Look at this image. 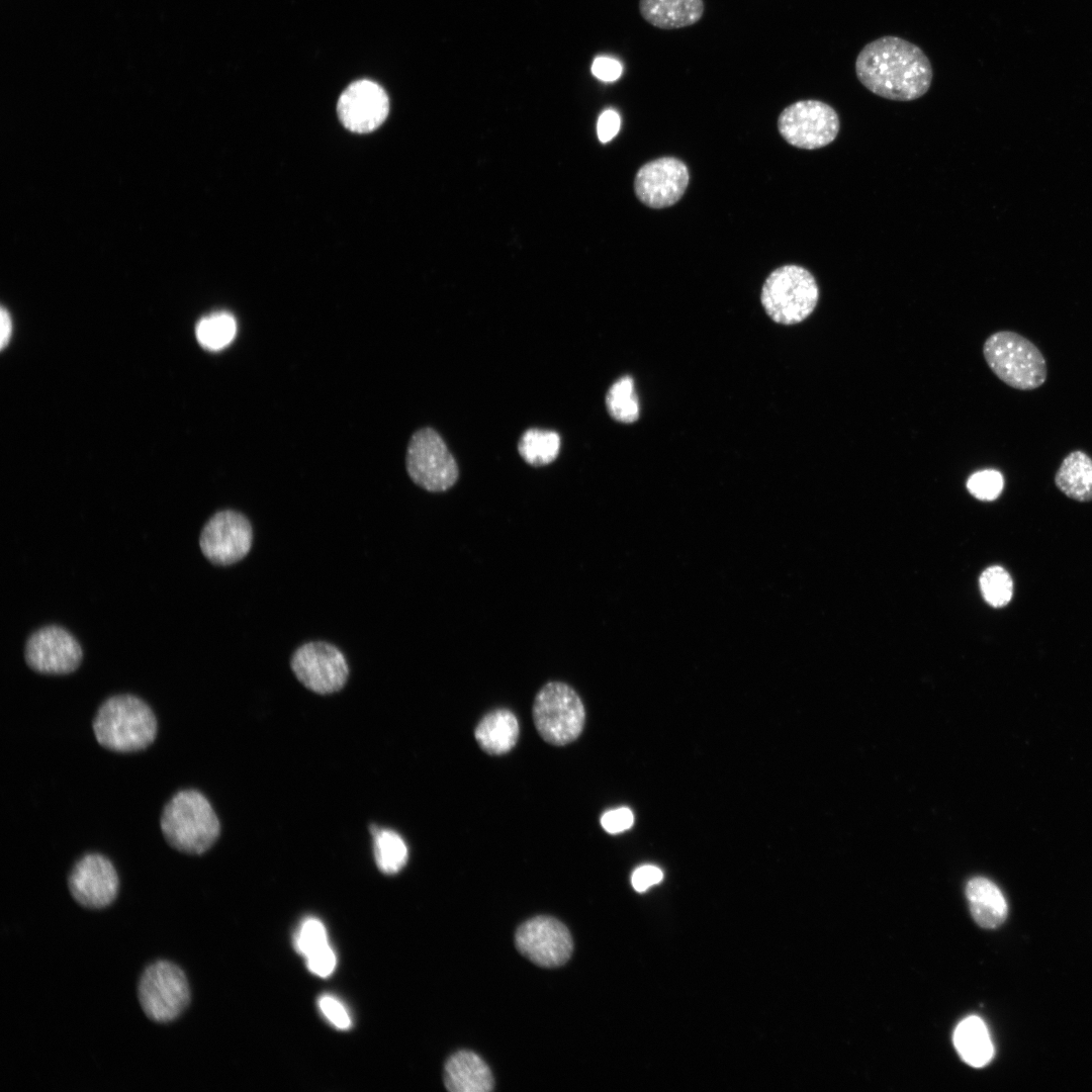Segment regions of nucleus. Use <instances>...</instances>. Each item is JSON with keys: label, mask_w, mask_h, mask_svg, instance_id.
<instances>
[{"label": "nucleus", "mask_w": 1092, "mask_h": 1092, "mask_svg": "<svg viewBox=\"0 0 1092 1092\" xmlns=\"http://www.w3.org/2000/svg\"><path fill=\"white\" fill-rule=\"evenodd\" d=\"M858 81L872 93L894 101H912L930 88L931 63L917 44L895 35L867 43L855 64Z\"/></svg>", "instance_id": "nucleus-1"}, {"label": "nucleus", "mask_w": 1092, "mask_h": 1092, "mask_svg": "<svg viewBox=\"0 0 1092 1092\" xmlns=\"http://www.w3.org/2000/svg\"><path fill=\"white\" fill-rule=\"evenodd\" d=\"M92 729L97 742L115 752H135L151 745L158 723L151 707L133 695H116L99 707Z\"/></svg>", "instance_id": "nucleus-2"}, {"label": "nucleus", "mask_w": 1092, "mask_h": 1092, "mask_svg": "<svg viewBox=\"0 0 1092 1092\" xmlns=\"http://www.w3.org/2000/svg\"><path fill=\"white\" fill-rule=\"evenodd\" d=\"M160 827L170 846L187 854H202L217 840L220 824L207 798L194 789L177 792L167 802Z\"/></svg>", "instance_id": "nucleus-3"}, {"label": "nucleus", "mask_w": 1092, "mask_h": 1092, "mask_svg": "<svg viewBox=\"0 0 1092 1092\" xmlns=\"http://www.w3.org/2000/svg\"><path fill=\"white\" fill-rule=\"evenodd\" d=\"M985 361L992 372L1008 386L1033 390L1048 377L1046 361L1040 350L1027 338L1012 331H999L983 345Z\"/></svg>", "instance_id": "nucleus-4"}, {"label": "nucleus", "mask_w": 1092, "mask_h": 1092, "mask_svg": "<svg viewBox=\"0 0 1092 1092\" xmlns=\"http://www.w3.org/2000/svg\"><path fill=\"white\" fill-rule=\"evenodd\" d=\"M819 288L812 273L799 265L775 269L761 289V304L776 323L794 325L805 321L815 309Z\"/></svg>", "instance_id": "nucleus-5"}, {"label": "nucleus", "mask_w": 1092, "mask_h": 1092, "mask_svg": "<svg viewBox=\"0 0 1092 1092\" xmlns=\"http://www.w3.org/2000/svg\"><path fill=\"white\" fill-rule=\"evenodd\" d=\"M533 720L546 742L565 745L574 741L583 729L584 706L570 686L563 681H549L536 694Z\"/></svg>", "instance_id": "nucleus-6"}, {"label": "nucleus", "mask_w": 1092, "mask_h": 1092, "mask_svg": "<svg viewBox=\"0 0 1092 1092\" xmlns=\"http://www.w3.org/2000/svg\"><path fill=\"white\" fill-rule=\"evenodd\" d=\"M138 998L145 1015L154 1022L177 1019L190 1002L189 984L176 964L160 960L150 964L141 975Z\"/></svg>", "instance_id": "nucleus-7"}, {"label": "nucleus", "mask_w": 1092, "mask_h": 1092, "mask_svg": "<svg viewBox=\"0 0 1092 1092\" xmlns=\"http://www.w3.org/2000/svg\"><path fill=\"white\" fill-rule=\"evenodd\" d=\"M405 466L410 478L431 492L448 490L459 477L453 455L441 436L431 428L420 429L412 436Z\"/></svg>", "instance_id": "nucleus-8"}, {"label": "nucleus", "mask_w": 1092, "mask_h": 1092, "mask_svg": "<svg viewBox=\"0 0 1092 1092\" xmlns=\"http://www.w3.org/2000/svg\"><path fill=\"white\" fill-rule=\"evenodd\" d=\"M778 128L793 147L816 150L837 136L840 121L836 110L821 100H799L787 106L778 118Z\"/></svg>", "instance_id": "nucleus-9"}, {"label": "nucleus", "mask_w": 1092, "mask_h": 1092, "mask_svg": "<svg viewBox=\"0 0 1092 1092\" xmlns=\"http://www.w3.org/2000/svg\"><path fill=\"white\" fill-rule=\"evenodd\" d=\"M290 666L296 678L318 695L339 692L349 676L344 653L327 641H308L298 646L291 655Z\"/></svg>", "instance_id": "nucleus-10"}, {"label": "nucleus", "mask_w": 1092, "mask_h": 1092, "mask_svg": "<svg viewBox=\"0 0 1092 1092\" xmlns=\"http://www.w3.org/2000/svg\"><path fill=\"white\" fill-rule=\"evenodd\" d=\"M253 527L243 513L221 510L204 524L199 537L202 554L219 566L235 564L245 558L253 545Z\"/></svg>", "instance_id": "nucleus-11"}, {"label": "nucleus", "mask_w": 1092, "mask_h": 1092, "mask_svg": "<svg viewBox=\"0 0 1092 1092\" xmlns=\"http://www.w3.org/2000/svg\"><path fill=\"white\" fill-rule=\"evenodd\" d=\"M516 946L532 963L554 968L566 963L573 949L566 926L555 918L537 916L524 922L517 930Z\"/></svg>", "instance_id": "nucleus-12"}, {"label": "nucleus", "mask_w": 1092, "mask_h": 1092, "mask_svg": "<svg viewBox=\"0 0 1092 1092\" xmlns=\"http://www.w3.org/2000/svg\"><path fill=\"white\" fill-rule=\"evenodd\" d=\"M82 655V648L75 637L57 625L33 632L24 650L27 665L44 674H66L76 670Z\"/></svg>", "instance_id": "nucleus-13"}, {"label": "nucleus", "mask_w": 1092, "mask_h": 1092, "mask_svg": "<svg viewBox=\"0 0 1092 1092\" xmlns=\"http://www.w3.org/2000/svg\"><path fill=\"white\" fill-rule=\"evenodd\" d=\"M68 888L79 905L101 909L116 898L119 879L110 859L92 852L83 855L73 866L68 877Z\"/></svg>", "instance_id": "nucleus-14"}, {"label": "nucleus", "mask_w": 1092, "mask_h": 1092, "mask_svg": "<svg viewBox=\"0 0 1092 1092\" xmlns=\"http://www.w3.org/2000/svg\"><path fill=\"white\" fill-rule=\"evenodd\" d=\"M687 165L673 157H662L644 164L636 173L634 190L637 198L651 208H664L676 203L689 184Z\"/></svg>", "instance_id": "nucleus-15"}, {"label": "nucleus", "mask_w": 1092, "mask_h": 1092, "mask_svg": "<svg viewBox=\"0 0 1092 1092\" xmlns=\"http://www.w3.org/2000/svg\"><path fill=\"white\" fill-rule=\"evenodd\" d=\"M389 110L388 96L377 83L359 80L341 94L337 111L344 126L354 132L366 133L377 128Z\"/></svg>", "instance_id": "nucleus-16"}, {"label": "nucleus", "mask_w": 1092, "mask_h": 1092, "mask_svg": "<svg viewBox=\"0 0 1092 1092\" xmlns=\"http://www.w3.org/2000/svg\"><path fill=\"white\" fill-rule=\"evenodd\" d=\"M444 1083L452 1092H488L494 1081L489 1067L478 1055L460 1051L448 1059Z\"/></svg>", "instance_id": "nucleus-17"}, {"label": "nucleus", "mask_w": 1092, "mask_h": 1092, "mask_svg": "<svg viewBox=\"0 0 1092 1092\" xmlns=\"http://www.w3.org/2000/svg\"><path fill=\"white\" fill-rule=\"evenodd\" d=\"M642 18L660 29H678L696 24L705 11L704 0H639Z\"/></svg>", "instance_id": "nucleus-18"}, {"label": "nucleus", "mask_w": 1092, "mask_h": 1092, "mask_svg": "<svg viewBox=\"0 0 1092 1092\" xmlns=\"http://www.w3.org/2000/svg\"><path fill=\"white\" fill-rule=\"evenodd\" d=\"M970 910L975 921L984 928H996L1006 919L1008 907L999 888L990 880L973 878L966 888Z\"/></svg>", "instance_id": "nucleus-19"}, {"label": "nucleus", "mask_w": 1092, "mask_h": 1092, "mask_svg": "<svg viewBox=\"0 0 1092 1092\" xmlns=\"http://www.w3.org/2000/svg\"><path fill=\"white\" fill-rule=\"evenodd\" d=\"M519 732V722L514 713L507 709H497L479 721L474 736L483 751L499 755L509 752L516 745Z\"/></svg>", "instance_id": "nucleus-20"}, {"label": "nucleus", "mask_w": 1092, "mask_h": 1092, "mask_svg": "<svg viewBox=\"0 0 1092 1092\" xmlns=\"http://www.w3.org/2000/svg\"><path fill=\"white\" fill-rule=\"evenodd\" d=\"M953 1044L963 1061L975 1068L988 1065L994 1057L988 1028L978 1016H969L959 1023Z\"/></svg>", "instance_id": "nucleus-21"}, {"label": "nucleus", "mask_w": 1092, "mask_h": 1092, "mask_svg": "<svg viewBox=\"0 0 1092 1092\" xmlns=\"http://www.w3.org/2000/svg\"><path fill=\"white\" fill-rule=\"evenodd\" d=\"M1054 481L1069 498L1092 502V458L1081 450L1070 452L1058 468Z\"/></svg>", "instance_id": "nucleus-22"}, {"label": "nucleus", "mask_w": 1092, "mask_h": 1092, "mask_svg": "<svg viewBox=\"0 0 1092 1092\" xmlns=\"http://www.w3.org/2000/svg\"><path fill=\"white\" fill-rule=\"evenodd\" d=\"M373 836V852L377 868L386 875L397 874L406 863L407 846L401 836L391 830L375 825L370 827Z\"/></svg>", "instance_id": "nucleus-23"}, {"label": "nucleus", "mask_w": 1092, "mask_h": 1092, "mask_svg": "<svg viewBox=\"0 0 1092 1092\" xmlns=\"http://www.w3.org/2000/svg\"><path fill=\"white\" fill-rule=\"evenodd\" d=\"M518 450L528 464L536 467L544 466L557 458L560 437L553 431L530 429L522 435Z\"/></svg>", "instance_id": "nucleus-24"}, {"label": "nucleus", "mask_w": 1092, "mask_h": 1092, "mask_svg": "<svg viewBox=\"0 0 1092 1092\" xmlns=\"http://www.w3.org/2000/svg\"><path fill=\"white\" fill-rule=\"evenodd\" d=\"M237 323L226 311H217L202 317L196 326V338L200 345L210 351L226 347L235 338Z\"/></svg>", "instance_id": "nucleus-25"}, {"label": "nucleus", "mask_w": 1092, "mask_h": 1092, "mask_svg": "<svg viewBox=\"0 0 1092 1092\" xmlns=\"http://www.w3.org/2000/svg\"><path fill=\"white\" fill-rule=\"evenodd\" d=\"M606 404L611 417L618 422L633 423L639 418V401L631 376H623L612 384Z\"/></svg>", "instance_id": "nucleus-26"}, {"label": "nucleus", "mask_w": 1092, "mask_h": 1092, "mask_svg": "<svg viewBox=\"0 0 1092 1092\" xmlns=\"http://www.w3.org/2000/svg\"><path fill=\"white\" fill-rule=\"evenodd\" d=\"M984 600L994 608L1006 606L1013 596V580L1009 572L998 565L986 568L979 579Z\"/></svg>", "instance_id": "nucleus-27"}, {"label": "nucleus", "mask_w": 1092, "mask_h": 1092, "mask_svg": "<svg viewBox=\"0 0 1092 1092\" xmlns=\"http://www.w3.org/2000/svg\"><path fill=\"white\" fill-rule=\"evenodd\" d=\"M329 942L325 924L316 917L303 919L293 938L295 950L303 958L327 945Z\"/></svg>", "instance_id": "nucleus-28"}, {"label": "nucleus", "mask_w": 1092, "mask_h": 1092, "mask_svg": "<svg viewBox=\"0 0 1092 1092\" xmlns=\"http://www.w3.org/2000/svg\"><path fill=\"white\" fill-rule=\"evenodd\" d=\"M1004 478L995 469H984L972 474L967 481V488L972 495L981 500H994L1002 492Z\"/></svg>", "instance_id": "nucleus-29"}, {"label": "nucleus", "mask_w": 1092, "mask_h": 1092, "mask_svg": "<svg viewBox=\"0 0 1092 1092\" xmlns=\"http://www.w3.org/2000/svg\"><path fill=\"white\" fill-rule=\"evenodd\" d=\"M317 1006L326 1020L339 1030L352 1026V1017L343 1002L331 994H324L317 1000Z\"/></svg>", "instance_id": "nucleus-30"}, {"label": "nucleus", "mask_w": 1092, "mask_h": 1092, "mask_svg": "<svg viewBox=\"0 0 1092 1092\" xmlns=\"http://www.w3.org/2000/svg\"><path fill=\"white\" fill-rule=\"evenodd\" d=\"M310 973L321 978L330 977L337 966V956L330 943L304 958Z\"/></svg>", "instance_id": "nucleus-31"}, {"label": "nucleus", "mask_w": 1092, "mask_h": 1092, "mask_svg": "<svg viewBox=\"0 0 1092 1092\" xmlns=\"http://www.w3.org/2000/svg\"><path fill=\"white\" fill-rule=\"evenodd\" d=\"M634 823V815L627 807L607 811L601 818L602 827L611 834L629 829Z\"/></svg>", "instance_id": "nucleus-32"}, {"label": "nucleus", "mask_w": 1092, "mask_h": 1092, "mask_svg": "<svg viewBox=\"0 0 1092 1092\" xmlns=\"http://www.w3.org/2000/svg\"><path fill=\"white\" fill-rule=\"evenodd\" d=\"M663 878L662 871L651 864L642 866L634 871L631 877L633 888L643 892L651 886L658 884Z\"/></svg>", "instance_id": "nucleus-33"}, {"label": "nucleus", "mask_w": 1092, "mask_h": 1092, "mask_svg": "<svg viewBox=\"0 0 1092 1092\" xmlns=\"http://www.w3.org/2000/svg\"><path fill=\"white\" fill-rule=\"evenodd\" d=\"M621 118L618 112L607 109L599 116L597 124L598 138L602 143L610 142L619 131Z\"/></svg>", "instance_id": "nucleus-34"}, {"label": "nucleus", "mask_w": 1092, "mask_h": 1092, "mask_svg": "<svg viewBox=\"0 0 1092 1092\" xmlns=\"http://www.w3.org/2000/svg\"><path fill=\"white\" fill-rule=\"evenodd\" d=\"M592 72L604 82H613L621 76L622 66L617 60L599 57L592 65Z\"/></svg>", "instance_id": "nucleus-35"}, {"label": "nucleus", "mask_w": 1092, "mask_h": 1092, "mask_svg": "<svg viewBox=\"0 0 1092 1092\" xmlns=\"http://www.w3.org/2000/svg\"><path fill=\"white\" fill-rule=\"evenodd\" d=\"M0 323H1L0 345H1V348L4 349L5 346L8 344V342L10 340V337H11V333H12L11 317H10L8 311L4 307L1 308Z\"/></svg>", "instance_id": "nucleus-36"}]
</instances>
